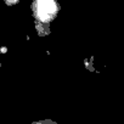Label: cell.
Wrapping results in <instances>:
<instances>
[{
	"label": "cell",
	"instance_id": "1",
	"mask_svg": "<svg viewBox=\"0 0 124 124\" xmlns=\"http://www.w3.org/2000/svg\"><path fill=\"white\" fill-rule=\"evenodd\" d=\"M56 12V5L52 0H41L38 5V15L41 20H51L55 16Z\"/></svg>",
	"mask_w": 124,
	"mask_h": 124
}]
</instances>
